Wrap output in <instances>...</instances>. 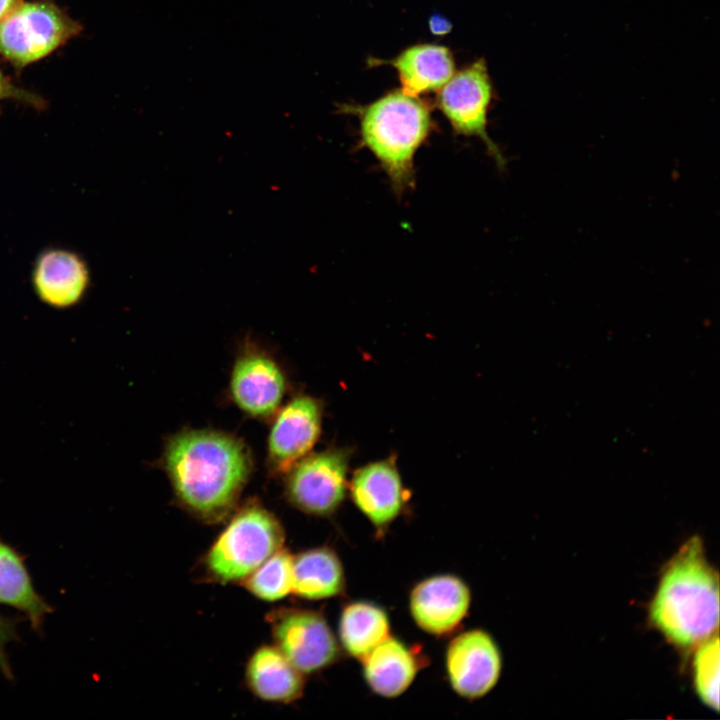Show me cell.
<instances>
[{
	"label": "cell",
	"mask_w": 720,
	"mask_h": 720,
	"mask_svg": "<svg viewBox=\"0 0 720 720\" xmlns=\"http://www.w3.org/2000/svg\"><path fill=\"white\" fill-rule=\"evenodd\" d=\"M162 465L177 500L203 520L219 521L235 507L252 470L247 445L214 430H185L167 441Z\"/></svg>",
	"instance_id": "obj_1"
},
{
	"label": "cell",
	"mask_w": 720,
	"mask_h": 720,
	"mask_svg": "<svg viewBox=\"0 0 720 720\" xmlns=\"http://www.w3.org/2000/svg\"><path fill=\"white\" fill-rule=\"evenodd\" d=\"M655 627L680 648L699 645L719 624V578L698 536L686 541L668 562L651 602Z\"/></svg>",
	"instance_id": "obj_2"
},
{
	"label": "cell",
	"mask_w": 720,
	"mask_h": 720,
	"mask_svg": "<svg viewBox=\"0 0 720 720\" xmlns=\"http://www.w3.org/2000/svg\"><path fill=\"white\" fill-rule=\"evenodd\" d=\"M431 126L427 106L402 91L387 94L362 110V142L381 165L395 192L413 187L414 158Z\"/></svg>",
	"instance_id": "obj_3"
},
{
	"label": "cell",
	"mask_w": 720,
	"mask_h": 720,
	"mask_svg": "<svg viewBox=\"0 0 720 720\" xmlns=\"http://www.w3.org/2000/svg\"><path fill=\"white\" fill-rule=\"evenodd\" d=\"M284 531L276 517L256 502L242 506L205 558L209 573L221 582L244 580L282 548Z\"/></svg>",
	"instance_id": "obj_4"
},
{
	"label": "cell",
	"mask_w": 720,
	"mask_h": 720,
	"mask_svg": "<svg viewBox=\"0 0 720 720\" xmlns=\"http://www.w3.org/2000/svg\"><path fill=\"white\" fill-rule=\"evenodd\" d=\"M350 458L347 448H328L303 457L285 474L288 501L307 514H333L348 492Z\"/></svg>",
	"instance_id": "obj_5"
},
{
	"label": "cell",
	"mask_w": 720,
	"mask_h": 720,
	"mask_svg": "<svg viewBox=\"0 0 720 720\" xmlns=\"http://www.w3.org/2000/svg\"><path fill=\"white\" fill-rule=\"evenodd\" d=\"M78 31V25L53 5L19 3L0 21V53L25 65L46 56Z\"/></svg>",
	"instance_id": "obj_6"
},
{
	"label": "cell",
	"mask_w": 720,
	"mask_h": 720,
	"mask_svg": "<svg viewBox=\"0 0 720 720\" xmlns=\"http://www.w3.org/2000/svg\"><path fill=\"white\" fill-rule=\"evenodd\" d=\"M492 86L487 67L478 60L453 75L438 95V106L457 134L481 139L499 166L504 158L487 133V113Z\"/></svg>",
	"instance_id": "obj_7"
},
{
	"label": "cell",
	"mask_w": 720,
	"mask_h": 720,
	"mask_svg": "<svg viewBox=\"0 0 720 720\" xmlns=\"http://www.w3.org/2000/svg\"><path fill=\"white\" fill-rule=\"evenodd\" d=\"M276 647L302 673L322 670L339 656L338 642L322 615L286 609L271 616Z\"/></svg>",
	"instance_id": "obj_8"
},
{
	"label": "cell",
	"mask_w": 720,
	"mask_h": 720,
	"mask_svg": "<svg viewBox=\"0 0 720 720\" xmlns=\"http://www.w3.org/2000/svg\"><path fill=\"white\" fill-rule=\"evenodd\" d=\"M267 441L272 474H286L315 446L322 426L321 402L309 395L293 397L275 413Z\"/></svg>",
	"instance_id": "obj_9"
},
{
	"label": "cell",
	"mask_w": 720,
	"mask_h": 720,
	"mask_svg": "<svg viewBox=\"0 0 720 720\" xmlns=\"http://www.w3.org/2000/svg\"><path fill=\"white\" fill-rule=\"evenodd\" d=\"M229 387L231 398L241 411L266 419L279 410L287 381L281 367L268 353L246 346L233 364Z\"/></svg>",
	"instance_id": "obj_10"
},
{
	"label": "cell",
	"mask_w": 720,
	"mask_h": 720,
	"mask_svg": "<svg viewBox=\"0 0 720 720\" xmlns=\"http://www.w3.org/2000/svg\"><path fill=\"white\" fill-rule=\"evenodd\" d=\"M501 654L493 638L474 629L457 635L448 645L446 670L453 690L466 699L486 695L501 673Z\"/></svg>",
	"instance_id": "obj_11"
},
{
	"label": "cell",
	"mask_w": 720,
	"mask_h": 720,
	"mask_svg": "<svg viewBox=\"0 0 720 720\" xmlns=\"http://www.w3.org/2000/svg\"><path fill=\"white\" fill-rule=\"evenodd\" d=\"M469 587L450 574L436 575L419 582L411 591L409 607L416 624L437 636L456 629L468 613Z\"/></svg>",
	"instance_id": "obj_12"
},
{
	"label": "cell",
	"mask_w": 720,
	"mask_h": 720,
	"mask_svg": "<svg viewBox=\"0 0 720 720\" xmlns=\"http://www.w3.org/2000/svg\"><path fill=\"white\" fill-rule=\"evenodd\" d=\"M348 491L356 507L376 527H385L394 521L407 501V490L394 456L356 469Z\"/></svg>",
	"instance_id": "obj_13"
},
{
	"label": "cell",
	"mask_w": 720,
	"mask_h": 720,
	"mask_svg": "<svg viewBox=\"0 0 720 720\" xmlns=\"http://www.w3.org/2000/svg\"><path fill=\"white\" fill-rule=\"evenodd\" d=\"M90 270L76 252L48 248L36 258L32 269V286L40 301L55 309L79 304L90 286Z\"/></svg>",
	"instance_id": "obj_14"
},
{
	"label": "cell",
	"mask_w": 720,
	"mask_h": 720,
	"mask_svg": "<svg viewBox=\"0 0 720 720\" xmlns=\"http://www.w3.org/2000/svg\"><path fill=\"white\" fill-rule=\"evenodd\" d=\"M245 675L249 689L265 701L289 703L303 692L302 673L276 646L258 648L247 663Z\"/></svg>",
	"instance_id": "obj_15"
},
{
	"label": "cell",
	"mask_w": 720,
	"mask_h": 720,
	"mask_svg": "<svg viewBox=\"0 0 720 720\" xmlns=\"http://www.w3.org/2000/svg\"><path fill=\"white\" fill-rule=\"evenodd\" d=\"M362 663L368 686L386 698L404 693L418 671L415 655L402 641L391 636L377 645Z\"/></svg>",
	"instance_id": "obj_16"
},
{
	"label": "cell",
	"mask_w": 720,
	"mask_h": 720,
	"mask_svg": "<svg viewBox=\"0 0 720 720\" xmlns=\"http://www.w3.org/2000/svg\"><path fill=\"white\" fill-rule=\"evenodd\" d=\"M399 74L402 92L410 96L439 89L454 75L450 51L440 45L409 47L392 61Z\"/></svg>",
	"instance_id": "obj_17"
},
{
	"label": "cell",
	"mask_w": 720,
	"mask_h": 720,
	"mask_svg": "<svg viewBox=\"0 0 720 720\" xmlns=\"http://www.w3.org/2000/svg\"><path fill=\"white\" fill-rule=\"evenodd\" d=\"M0 604L22 612L35 629H40L52 611L38 594L22 556L0 540Z\"/></svg>",
	"instance_id": "obj_18"
},
{
	"label": "cell",
	"mask_w": 720,
	"mask_h": 720,
	"mask_svg": "<svg viewBox=\"0 0 720 720\" xmlns=\"http://www.w3.org/2000/svg\"><path fill=\"white\" fill-rule=\"evenodd\" d=\"M345 584L338 556L321 547L293 556V590L297 596L320 600L340 594Z\"/></svg>",
	"instance_id": "obj_19"
},
{
	"label": "cell",
	"mask_w": 720,
	"mask_h": 720,
	"mask_svg": "<svg viewBox=\"0 0 720 720\" xmlns=\"http://www.w3.org/2000/svg\"><path fill=\"white\" fill-rule=\"evenodd\" d=\"M389 632L388 615L376 604L353 602L341 613L339 622L341 644L351 656L361 661L390 636Z\"/></svg>",
	"instance_id": "obj_20"
},
{
	"label": "cell",
	"mask_w": 720,
	"mask_h": 720,
	"mask_svg": "<svg viewBox=\"0 0 720 720\" xmlns=\"http://www.w3.org/2000/svg\"><path fill=\"white\" fill-rule=\"evenodd\" d=\"M257 598L277 601L293 590V556L283 548L276 551L243 580Z\"/></svg>",
	"instance_id": "obj_21"
},
{
	"label": "cell",
	"mask_w": 720,
	"mask_h": 720,
	"mask_svg": "<svg viewBox=\"0 0 720 720\" xmlns=\"http://www.w3.org/2000/svg\"><path fill=\"white\" fill-rule=\"evenodd\" d=\"M695 686L701 700L719 710V637L712 635L699 644L694 657Z\"/></svg>",
	"instance_id": "obj_22"
},
{
	"label": "cell",
	"mask_w": 720,
	"mask_h": 720,
	"mask_svg": "<svg viewBox=\"0 0 720 720\" xmlns=\"http://www.w3.org/2000/svg\"><path fill=\"white\" fill-rule=\"evenodd\" d=\"M16 638L17 629L15 621L0 614V669L8 678L12 676V673L6 655V647L10 642L16 640Z\"/></svg>",
	"instance_id": "obj_23"
},
{
	"label": "cell",
	"mask_w": 720,
	"mask_h": 720,
	"mask_svg": "<svg viewBox=\"0 0 720 720\" xmlns=\"http://www.w3.org/2000/svg\"><path fill=\"white\" fill-rule=\"evenodd\" d=\"M451 23L441 15H432L429 19L430 31L435 35H445L451 30Z\"/></svg>",
	"instance_id": "obj_24"
},
{
	"label": "cell",
	"mask_w": 720,
	"mask_h": 720,
	"mask_svg": "<svg viewBox=\"0 0 720 720\" xmlns=\"http://www.w3.org/2000/svg\"><path fill=\"white\" fill-rule=\"evenodd\" d=\"M20 2V0H0V21L6 17Z\"/></svg>",
	"instance_id": "obj_25"
},
{
	"label": "cell",
	"mask_w": 720,
	"mask_h": 720,
	"mask_svg": "<svg viewBox=\"0 0 720 720\" xmlns=\"http://www.w3.org/2000/svg\"><path fill=\"white\" fill-rule=\"evenodd\" d=\"M12 93V88L9 87L7 81L3 78L0 73V99L7 97Z\"/></svg>",
	"instance_id": "obj_26"
}]
</instances>
